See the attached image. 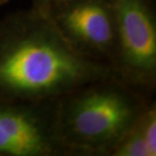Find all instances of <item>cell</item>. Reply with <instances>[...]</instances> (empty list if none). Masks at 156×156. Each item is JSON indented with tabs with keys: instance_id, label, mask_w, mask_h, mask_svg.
Masks as SVG:
<instances>
[{
	"instance_id": "cell-3",
	"label": "cell",
	"mask_w": 156,
	"mask_h": 156,
	"mask_svg": "<svg viewBox=\"0 0 156 156\" xmlns=\"http://www.w3.org/2000/svg\"><path fill=\"white\" fill-rule=\"evenodd\" d=\"M117 24L116 76L145 95L156 91L155 0H113Z\"/></svg>"
},
{
	"instance_id": "cell-5",
	"label": "cell",
	"mask_w": 156,
	"mask_h": 156,
	"mask_svg": "<svg viewBox=\"0 0 156 156\" xmlns=\"http://www.w3.org/2000/svg\"><path fill=\"white\" fill-rule=\"evenodd\" d=\"M58 101L0 98V156H70L58 133Z\"/></svg>"
},
{
	"instance_id": "cell-2",
	"label": "cell",
	"mask_w": 156,
	"mask_h": 156,
	"mask_svg": "<svg viewBox=\"0 0 156 156\" xmlns=\"http://www.w3.org/2000/svg\"><path fill=\"white\" fill-rule=\"evenodd\" d=\"M154 99L116 76L91 80L59 98V137L70 156H111Z\"/></svg>"
},
{
	"instance_id": "cell-7",
	"label": "cell",
	"mask_w": 156,
	"mask_h": 156,
	"mask_svg": "<svg viewBox=\"0 0 156 156\" xmlns=\"http://www.w3.org/2000/svg\"><path fill=\"white\" fill-rule=\"evenodd\" d=\"M63 1H66V0H32V6L30 7L34 8L35 10L43 12L51 6Z\"/></svg>"
},
{
	"instance_id": "cell-6",
	"label": "cell",
	"mask_w": 156,
	"mask_h": 156,
	"mask_svg": "<svg viewBox=\"0 0 156 156\" xmlns=\"http://www.w3.org/2000/svg\"><path fill=\"white\" fill-rule=\"evenodd\" d=\"M156 155V101H152L111 156Z\"/></svg>"
},
{
	"instance_id": "cell-1",
	"label": "cell",
	"mask_w": 156,
	"mask_h": 156,
	"mask_svg": "<svg viewBox=\"0 0 156 156\" xmlns=\"http://www.w3.org/2000/svg\"><path fill=\"white\" fill-rule=\"evenodd\" d=\"M110 76V65L77 53L42 12L30 7L0 18V98L55 101Z\"/></svg>"
},
{
	"instance_id": "cell-8",
	"label": "cell",
	"mask_w": 156,
	"mask_h": 156,
	"mask_svg": "<svg viewBox=\"0 0 156 156\" xmlns=\"http://www.w3.org/2000/svg\"><path fill=\"white\" fill-rule=\"evenodd\" d=\"M9 1H10V0H0V6H3V5L7 4Z\"/></svg>"
},
{
	"instance_id": "cell-4",
	"label": "cell",
	"mask_w": 156,
	"mask_h": 156,
	"mask_svg": "<svg viewBox=\"0 0 156 156\" xmlns=\"http://www.w3.org/2000/svg\"><path fill=\"white\" fill-rule=\"evenodd\" d=\"M42 13L81 56L113 68L117 55L113 0H66Z\"/></svg>"
}]
</instances>
